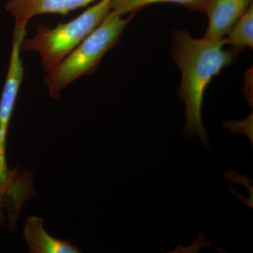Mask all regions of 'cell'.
<instances>
[{
    "instance_id": "1",
    "label": "cell",
    "mask_w": 253,
    "mask_h": 253,
    "mask_svg": "<svg viewBox=\"0 0 253 253\" xmlns=\"http://www.w3.org/2000/svg\"><path fill=\"white\" fill-rule=\"evenodd\" d=\"M224 40L196 39L186 31H176L173 38L172 56L181 72L179 95L186 104L184 134H197L201 144L209 149V141L201 117L204 93L210 82L234 62L238 53L224 49Z\"/></svg>"
},
{
    "instance_id": "2",
    "label": "cell",
    "mask_w": 253,
    "mask_h": 253,
    "mask_svg": "<svg viewBox=\"0 0 253 253\" xmlns=\"http://www.w3.org/2000/svg\"><path fill=\"white\" fill-rule=\"evenodd\" d=\"M136 13L123 18L122 15L111 10L99 26L57 67L46 73L44 83L50 96L59 99L61 91L73 82L83 76L94 74L105 55L119 44L123 30Z\"/></svg>"
},
{
    "instance_id": "3",
    "label": "cell",
    "mask_w": 253,
    "mask_h": 253,
    "mask_svg": "<svg viewBox=\"0 0 253 253\" xmlns=\"http://www.w3.org/2000/svg\"><path fill=\"white\" fill-rule=\"evenodd\" d=\"M111 2L112 0H100L77 17L54 28L38 23L34 36L23 38L21 52H36L45 72H51L104 21L112 10Z\"/></svg>"
},
{
    "instance_id": "4",
    "label": "cell",
    "mask_w": 253,
    "mask_h": 253,
    "mask_svg": "<svg viewBox=\"0 0 253 253\" xmlns=\"http://www.w3.org/2000/svg\"><path fill=\"white\" fill-rule=\"evenodd\" d=\"M26 36V28H14L9 68L0 98V186L6 181L10 173L6 158V141L10 122L24 77L21 44Z\"/></svg>"
},
{
    "instance_id": "5",
    "label": "cell",
    "mask_w": 253,
    "mask_h": 253,
    "mask_svg": "<svg viewBox=\"0 0 253 253\" xmlns=\"http://www.w3.org/2000/svg\"><path fill=\"white\" fill-rule=\"evenodd\" d=\"M253 0H206L202 12L207 15L208 25L203 38L221 41L245 14Z\"/></svg>"
},
{
    "instance_id": "6",
    "label": "cell",
    "mask_w": 253,
    "mask_h": 253,
    "mask_svg": "<svg viewBox=\"0 0 253 253\" xmlns=\"http://www.w3.org/2000/svg\"><path fill=\"white\" fill-rule=\"evenodd\" d=\"M96 0H9L5 9L14 16L15 27L26 28L30 20L45 14L66 15Z\"/></svg>"
},
{
    "instance_id": "7",
    "label": "cell",
    "mask_w": 253,
    "mask_h": 253,
    "mask_svg": "<svg viewBox=\"0 0 253 253\" xmlns=\"http://www.w3.org/2000/svg\"><path fill=\"white\" fill-rule=\"evenodd\" d=\"M33 194L26 179L16 174V171L10 172L7 179L0 186V226L4 225L7 218L8 228L15 231L23 205Z\"/></svg>"
},
{
    "instance_id": "8",
    "label": "cell",
    "mask_w": 253,
    "mask_h": 253,
    "mask_svg": "<svg viewBox=\"0 0 253 253\" xmlns=\"http://www.w3.org/2000/svg\"><path fill=\"white\" fill-rule=\"evenodd\" d=\"M44 219L41 217H27L23 227V239L32 253H79L81 249L71 244L53 237L44 228Z\"/></svg>"
},
{
    "instance_id": "9",
    "label": "cell",
    "mask_w": 253,
    "mask_h": 253,
    "mask_svg": "<svg viewBox=\"0 0 253 253\" xmlns=\"http://www.w3.org/2000/svg\"><path fill=\"white\" fill-rule=\"evenodd\" d=\"M224 38L226 44L237 52L253 46V4L238 20Z\"/></svg>"
},
{
    "instance_id": "10",
    "label": "cell",
    "mask_w": 253,
    "mask_h": 253,
    "mask_svg": "<svg viewBox=\"0 0 253 253\" xmlns=\"http://www.w3.org/2000/svg\"><path fill=\"white\" fill-rule=\"evenodd\" d=\"M206 0H112L111 9L122 15L138 12L139 10L154 4L172 3L184 6L194 11L202 12Z\"/></svg>"
}]
</instances>
